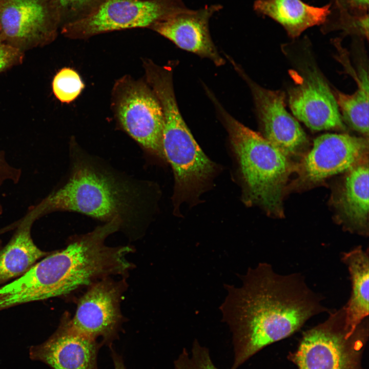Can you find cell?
Segmentation results:
<instances>
[{
  "label": "cell",
  "mask_w": 369,
  "mask_h": 369,
  "mask_svg": "<svg viewBox=\"0 0 369 369\" xmlns=\"http://www.w3.org/2000/svg\"><path fill=\"white\" fill-rule=\"evenodd\" d=\"M240 278V287L224 284L227 295L219 306L232 335L230 369H238L265 347L290 336L312 317L330 312L300 273L280 274L271 264L260 262Z\"/></svg>",
  "instance_id": "cell-1"
},
{
  "label": "cell",
  "mask_w": 369,
  "mask_h": 369,
  "mask_svg": "<svg viewBox=\"0 0 369 369\" xmlns=\"http://www.w3.org/2000/svg\"><path fill=\"white\" fill-rule=\"evenodd\" d=\"M70 158L66 181L22 220L33 223L48 213L70 211L105 222L118 218L123 227L148 217L152 188L147 181L124 175L83 151L74 141L70 143Z\"/></svg>",
  "instance_id": "cell-2"
},
{
  "label": "cell",
  "mask_w": 369,
  "mask_h": 369,
  "mask_svg": "<svg viewBox=\"0 0 369 369\" xmlns=\"http://www.w3.org/2000/svg\"><path fill=\"white\" fill-rule=\"evenodd\" d=\"M219 110L239 164L247 201L270 215L282 217L284 189L295 169L290 157L221 107Z\"/></svg>",
  "instance_id": "cell-3"
},
{
  "label": "cell",
  "mask_w": 369,
  "mask_h": 369,
  "mask_svg": "<svg viewBox=\"0 0 369 369\" xmlns=\"http://www.w3.org/2000/svg\"><path fill=\"white\" fill-rule=\"evenodd\" d=\"M162 108V147L175 178V198L183 201L201 192L213 176L215 166L195 141L179 110L175 96L172 73L156 71L148 78Z\"/></svg>",
  "instance_id": "cell-4"
},
{
  "label": "cell",
  "mask_w": 369,
  "mask_h": 369,
  "mask_svg": "<svg viewBox=\"0 0 369 369\" xmlns=\"http://www.w3.org/2000/svg\"><path fill=\"white\" fill-rule=\"evenodd\" d=\"M330 312L324 321L303 333L290 360L298 369H365L368 317L351 333L345 326L344 306Z\"/></svg>",
  "instance_id": "cell-5"
},
{
  "label": "cell",
  "mask_w": 369,
  "mask_h": 369,
  "mask_svg": "<svg viewBox=\"0 0 369 369\" xmlns=\"http://www.w3.org/2000/svg\"><path fill=\"white\" fill-rule=\"evenodd\" d=\"M182 0H103L84 17L62 26L61 33L72 39L136 28L155 23L189 10Z\"/></svg>",
  "instance_id": "cell-6"
},
{
  "label": "cell",
  "mask_w": 369,
  "mask_h": 369,
  "mask_svg": "<svg viewBox=\"0 0 369 369\" xmlns=\"http://www.w3.org/2000/svg\"><path fill=\"white\" fill-rule=\"evenodd\" d=\"M113 90V107L123 129L145 150L165 159L162 110L149 85L126 76Z\"/></svg>",
  "instance_id": "cell-7"
},
{
  "label": "cell",
  "mask_w": 369,
  "mask_h": 369,
  "mask_svg": "<svg viewBox=\"0 0 369 369\" xmlns=\"http://www.w3.org/2000/svg\"><path fill=\"white\" fill-rule=\"evenodd\" d=\"M60 27L53 0H0V39L23 52L51 44Z\"/></svg>",
  "instance_id": "cell-8"
},
{
  "label": "cell",
  "mask_w": 369,
  "mask_h": 369,
  "mask_svg": "<svg viewBox=\"0 0 369 369\" xmlns=\"http://www.w3.org/2000/svg\"><path fill=\"white\" fill-rule=\"evenodd\" d=\"M66 253L49 254L10 283L0 287V311L74 291Z\"/></svg>",
  "instance_id": "cell-9"
},
{
  "label": "cell",
  "mask_w": 369,
  "mask_h": 369,
  "mask_svg": "<svg viewBox=\"0 0 369 369\" xmlns=\"http://www.w3.org/2000/svg\"><path fill=\"white\" fill-rule=\"evenodd\" d=\"M368 140L347 134L317 137L312 150L296 167L299 184H314L368 160Z\"/></svg>",
  "instance_id": "cell-10"
},
{
  "label": "cell",
  "mask_w": 369,
  "mask_h": 369,
  "mask_svg": "<svg viewBox=\"0 0 369 369\" xmlns=\"http://www.w3.org/2000/svg\"><path fill=\"white\" fill-rule=\"evenodd\" d=\"M300 74L289 91V104L295 118L313 131L345 129L333 91L320 71L305 64Z\"/></svg>",
  "instance_id": "cell-11"
},
{
  "label": "cell",
  "mask_w": 369,
  "mask_h": 369,
  "mask_svg": "<svg viewBox=\"0 0 369 369\" xmlns=\"http://www.w3.org/2000/svg\"><path fill=\"white\" fill-rule=\"evenodd\" d=\"M90 285L70 318L71 325L86 336L95 340L102 337L105 342H110L121 320L119 304L123 282L105 278Z\"/></svg>",
  "instance_id": "cell-12"
},
{
  "label": "cell",
  "mask_w": 369,
  "mask_h": 369,
  "mask_svg": "<svg viewBox=\"0 0 369 369\" xmlns=\"http://www.w3.org/2000/svg\"><path fill=\"white\" fill-rule=\"evenodd\" d=\"M263 136L285 155L302 153L308 144L306 135L297 120L285 109V94L271 90L248 80Z\"/></svg>",
  "instance_id": "cell-13"
},
{
  "label": "cell",
  "mask_w": 369,
  "mask_h": 369,
  "mask_svg": "<svg viewBox=\"0 0 369 369\" xmlns=\"http://www.w3.org/2000/svg\"><path fill=\"white\" fill-rule=\"evenodd\" d=\"M99 348L96 340L75 331L65 316L57 330L46 341L30 348V356L52 369H97Z\"/></svg>",
  "instance_id": "cell-14"
},
{
  "label": "cell",
  "mask_w": 369,
  "mask_h": 369,
  "mask_svg": "<svg viewBox=\"0 0 369 369\" xmlns=\"http://www.w3.org/2000/svg\"><path fill=\"white\" fill-rule=\"evenodd\" d=\"M221 9L222 6L219 4L206 6L197 10L190 9L157 22L149 29L169 39L179 48L208 58L220 66L224 61L212 40L209 20Z\"/></svg>",
  "instance_id": "cell-15"
},
{
  "label": "cell",
  "mask_w": 369,
  "mask_h": 369,
  "mask_svg": "<svg viewBox=\"0 0 369 369\" xmlns=\"http://www.w3.org/2000/svg\"><path fill=\"white\" fill-rule=\"evenodd\" d=\"M333 202L337 221L352 233L368 235V160L347 171Z\"/></svg>",
  "instance_id": "cell-16"
},
{
  "label": "cell",
  "mask_w": 369,
  "mask_h": 369,
  "mask_svg": "<svg viewBox=\"0 0 369 369\" xmlns=\"http://www.w3.org/2000/svg\"><path fill=\"white\" fill-rule=\"evenodd\" d=\"M331 6L315 7L301 0H257L254 9L277 22L291 37L296 38L308 28L325 23Z\"/></svg>",
  "instance_id": "cell-17"
},
{
  "label": "cell",
  "mask_w": 369,
  "mask_h": 369,
  "mask_svg": "<svg viewBox=\"0 0 369 369\" xmlns=\"http://www.w3.org/2000/svg\"><path fill=\"white\" fill-rule=\"evenodd\" d=\"M341 261L347 268L352 291L344 306L346 328L353 332L368 316L369 257L368 250L359 245L341 255Z\"/></svg>",
  "instance_id": "cell-18"
},
{
  "label": "cell",
  "mask_w": 369,
  "mask_h": 369,
  "mask_svg": "<svg viewBox=\"0 0 369 369\" xmlns=\"http://www.w3.org/2000/svg\"><path fill=\"white\" fill-rule=\"evenodd\" d=\"M32 223L16 222L14 235L0 250V285L25 273L49 253L39 249L31 235Z\"/></svg>",
  "instance_id": "cell-19"
},
{
  "label": "cell",
  "mask_w": 369,
  "mask_h": 369,
  "mask_svg": "<svg viewBox=\"0 0 369 369\" xmlns=\"http://www.w3.org/2000/svg\"><path fill=\"white\" fill-rule=\"evenodd\" d=\"M358 85L352 94L338 90L332 91L343 121L355 131L368 136V79L367 74L361 70L353 77Z\"/></svg>",
  "instance_id": "cell-20"
},
{
  "label": "cell",
  "mask_w": 369,
  "mask_h": 369,
  "mask_svg": "<svg viewBox=\"0 0 369 369\" xmlns=\"http://www.w3.org/2000/svg\"><path fill=\"white\" fill-rule=\"evenodd\" d=\"M84 85L78 74L74 70L64 68L54 76L52 89L55 97L60 102L69 103L80 93Z\"/></svg>",
  "instance_id": "cell-21"
},
{
  "label": "cell",
  "mask_w": 369,
  "mask_h": 369,
  "mask_svg": "<svg viewBox=\"0 0 369 369\" xmlns=\"http://www.w3.org/2000/svg\"><path fill=\"white\" fill-rule=\"evenodd\" d=\"M174 369H218L211 358L209 349L194 340L190 352L183 348L174 361Z\"/></svg>",
  "instance_id": "cell-22"
},
{
  "label": "cell",
  "mask_w": 369,
  "mask_h": 369,
  "mask_svg": "<svg viewBox=\"0 0 369 369\" xmlns=\"http://www.w3.org/2000/svg\"><path fill=\"white\" fill-rule=\"evenodd\" d=\"M338 17L336 22L329 27L330 30H342L345 33L368 37V16L367 13L355 14L346 9L337 8Z\"/></svg>",
  "instance_id": "cell-23"
},
{
  "label": "cell",
  "mask_w": 369,
  "mask_h": 369,
  "mask_svg": "<svg viewBox=\"0 0 369 369\" xmlns=\"http://www.w3.org/2000/svg\"><path fill=\"white\" fill-rule=\"evenodd\" d=\"M102 1L53 0L59 12L61 27L87 15Z\"/></svg>",
  "instance_id": "cell-24"
},
{
  "label": "cell",
  "mask_w": 369,
  "mask_h": 369,
  "mask_svg": "<svg viewBox=\"0 0 369 369\" xmlns=\"http://www.w3.org/2000/svg\"><path fill=\"white\" fill-rule=\"evenodd\" d=\"M25 53L0 39V74L22 64Z\"/></svg>",
  "instance_id": "cell-25"
},
{
  "label": "cell",
  "mask_w": 369,
  "mask_h": 369,
  "mask_svg": "<svg viewBox=\"0 0 369 369\" xmlns=\"http://www.w3.org/2000/svg\"><path fill=\"white\" fill-rule=\"evenodd\" d=\"M22 170L11 165L6 158L5 153L0 150V188L6 182L17 183L20 179ZM3 212V208L0 200V215Z\"/></svg>",
  "instance_id": "cell-26"
},
{
  "label": "cell",
  "mask_w": 369,
  "mask_h": 369,
  "mask_svg": "<svg viewBox=\"0 0 369 369\" xmlns=\"http://www.w3.org/2000/svg\"><path fill=\"white\" fill-rule=\"evenodd\" d=\"M336 8L347 10L355 14H366L368 8V0H335Z\"/></svg>",
  "instance_id": "cell-27"
},
{
  "label": "cell",
  "mask_w": 369,
  "mask_h": 369,
  "mask_svg": "<svg viewBox=\"0 0 369 369\" xmlns=\"http://www.w3.org/2000/svg\"><path fill=\"white\" fill-rule=\"evenodd\" d=\"M112 356L115 369H126L121 357L117 354L113 350L112 351Z\"/></svg>",
  "instance_id": "cell-28"
}]
</instances>
